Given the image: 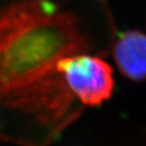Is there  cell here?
<instances>
[{"label":"cell","mask_w":146,"mask_h":146,"mask_svg":"<svg viewBox=\"0 0 146 146\" xmlns=\"http://www.w3.org/2000/svg\"><path fill=\"white\" fill-rule=\"evenodd\" d=\"M72 12L53 0H21L0 8V105L31 116L57 136L77 114L58 69L88 51Z\"/></svg>","instance_id":"obj_1"},{"label":"cell","mask_w":146,"mask_h":146,"mask_svg":"<svg viewBox=\"0 0 146 146\" xmlns=\"http://www.w3.org/2000/svg\"><path fill=\"white\" fill-rule=\"evenodd\" d=\"M146 39L139 31H128L120 36L114 45V59L120 72L132 81L145 77Z\"/></svg>","instance_id":"obj_3"},{"label":"cell","mask_w":146,"mask_h":146,"mask_svg":"<svg viewBox=\"0 0 146 146\" xmlns=\"http://www.w3.org/2000/svg\"><path fill=\"white\" fill-rule=\"evenodd\" d=\"M68 89L83 106L96 107L112 96L113 69L103 59L78 54L64 58L58 65Z\"/></svg>","instance_id":"obj_2"}]
</instances>
